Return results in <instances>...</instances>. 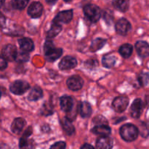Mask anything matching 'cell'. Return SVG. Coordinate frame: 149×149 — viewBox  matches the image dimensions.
Returning a JSON list of instances; mask_svg holds the SVG:
<instances>
[{"label": "cell", "instance_id": "34", "mask_svg": "<svg viewBox=\"0 0 149 149\" xmlns=\"http://www.w3.org/2000/svg\"><path fill=\"white\" fill-rule=\"evenodd\" d=\"M94 122L96 124V125H107L106 119L103 116H97V117H95L94 119Z\"/></svg>", "mask_w": 149, "mask_h": 149}, {"label": "cell", "instance_id": "12", "mask_svg": "<svg viewBox=\"0 0 149 149\" xmlns=\"http://www.w3.org/2000/svg\"><path fill=\"white\" fill-rule=\"evenodd\" d=\"M143 102L141 99L137 98L132 103L130 108V114L133 118L138 119L141 116L143 111Z\"/></svg>", "mask_w": 149, "mask_h": 149}, {"label": "cell", "instance_id": "31", "mask_svg": "<svg viewBox=\"0 0 149 149\" xmlns=\"http://www.w3.org/2000/svg\"><path fill=\"white\" fill-rule=\"evenodd\" d=\"M138 81L141 86H146L148 83L149 81V74L148 73H142L138 77Z\"/></svg>", "mask_w": 149, "mask_h": 149}, {"label": "cell", "instance_id": "3", "mask_svg": "<svg viewBox=\"0 0 149 149\" xmlns=\"http://www.w3.org/2000/svg\"><path fill=\"white\" fill-rule=\"evenodd\" d=\"M86 17L92 23H96L101 17V10L95 4H87L84 7Z\"/></svg>", "mask_w": 149, "mask_h": 149}, {"label": "cell", "instance_id": "17", "mask_svg": "<svg viewBox=\"0 0 149 149\" xmlns=\"http://www.w3.org/2000/svg\"><path fill=\"white\" fill-rule=\"evenodd\" d=\"M18 42L20 49L23 51H24V52H31L33 49V48H34L33 42L29 38H23V39H19Z\"/></svg>", "mask_w": 149, "mask_h": 149}, {"label": "cell", "instance_id": "33", "mask_svg": "<svg viewBox=\"0 0 149 149\" xmlns=\"http://www.w3.org/2000/svg\"><path fill=\"white\" fill-rule=\"evenodd\" d=\"M65 143L63 141H59L58 143H55V144L50 147V149H65Z\"/></svg>", "mask_w": 149, "mask_h": 149}, {"label": "cell", "instance_id": "38", "mask_svg": "<svg viewBox=\"0 0 149 149\" xmlns=\"http://www.w3.org/2000/svg\"><path fill=\"white\" fill-rule=\"evenodd\" d=\"M31 133H32V128L31 127H29L25 131L23 136H22L21 139H27V138H29V137L31 135Z\"/></svg>", "mask_w": 149, "mask_h": 149}, {"label": "cell", "instance_id": "13", "mask_svg": "<svg viewBox=\"0 0 149 149\" xmlns=\"http://www.w3.org/2000/svg\"><path fill=\"white\" fill-rule=\"evenodd\" d=\"M137 52L141 58L149 56V45L145 41H138L135 44Z\"/></svg>", "mask_w": 149, "mask_h": 149}, {"label": "cell", "instance_id": "7", "mask_svg": "<svg viewBox=\"0 0 149 149\" xmlns=\"http://www.w3.org/2000/svg\"><path fill=\"white\" fill-rule=\"evenodd\" d=\"M17 55V48L13 45H7L3 48L2 56L6 61H15Z\"/></svg>", "mask_w": 149, "mask_h": 149}, {"label": "cell", "instance_id": "14", "mask_svg": "<svg viewBox=\"0 0 149 149\" xmlns=\"http://www.w3.org/2000/svg\"><path fill=\"white\" fill-rule=\"evenodd\" d=\"M113 147V140L109 136H101L97 140V149H111Z\"/></svg>", "mask_w": 149, "mask_h": 149}, {"label": "cell", "instance_id": "9", "mask_svg": "<svg viewBox=\"0 0 149 149\" xmlns=\"http://www.w3.org/2000/svg\"><path fill=\"white\" fill-rule=\"evenodd\" d=\"M73 18V10H65L60 12L54 18L53 22L57 23H68Z\"/></svg>", "mask_w": 149, "mask_h": 149}, {"label": "cell", "instance_id": "44", "mask_svg": "<svg viewBox=\"0 0 149 149\" xmlns=\"http://www.w3.org/2000/svg\"><path fill=\"white\" fill-rule=\"evenodd\" d=\"M1 92H0V97H1Z\"/></svg>", "mask_w": 149, "mask_h": 149}, {"label": "cell", "instance_id": "30", "mask_svg": "<svg viewBox=\"0 0 149 149\" xmlns=\"http://www.w3.org/2000/svg\"><path fill=\"white\" fill-rule=\"evenodd\" d=\"M15 60L19 63L27 62L29 60V54H28V52H24V51L22 50L21 52L17 53Z\"/></svg>", "mask_w": 149, "mask_h": 149}, {"label": "cell", "instance_id": "5", "mask_svg": "<svg viewBox=\"0 0 149 149\" xmlns=\"http://www.w3.org/2000/svg\"><path fill=\"white\" fill-rule=\"evenodd\" d=\"M129 104V99L126 97H117L113 100L112 106L115 111L122 113L125 111Z\"/></svg>", "mask_w": 149, "mask_h": 149}, {"label": "cell", "instance_id": "19", "mask_svg": "<svg viewBox=\"0 0 149 149\" xmlns=\"http://www.w3.org/2000/svg\"><path fill=\"white\" fill-rule=\"evenodd\" d=\"M61 125H62L63 129V130L65 131L67 135H72L74 132V131H75V128H74V125H73L72 121L68 119V118H63L61 120Z\"/></svg>", "mask_w": 149, "mask_h": 149}, {"label": "cell", "instance_id": "20", "mask_svg": "<svg viewBox=\"0 0 149 149\" xmlns=\"http://www.w3.org/2000/svg\"><path fill=\"white\" fill-rule=\"evenodd\" d=\"M79 112L81 117L87 118L90 116L92 113L91 106L87 102H82L79 106Z\"/></svg>", "mask_w": 149, "mask_h": 149}, {"label": "cell", "instance_id": "37", "mask_svg": "<svg viewBox=\"0 0 149 149\" xmlns=\"http://www.w3.org/2000/svg\"><path fill=\"white\" fill-rule=\"evenodd\" d=\"M7 66V62L3 56H0V71L4 70Z\"/></svg>", "mask_w": 149, "mask_h": 149}, {"label": "cell", "instance_id": "10", "mask_svg": "<svg viewBox=\"0 0 149 149\" xmlns=\"http://www.w3.org/2000/svg\"><path fill=\"white\" fill-rule=\"evenodd\" d=\"M43 12V6L38 1H34L28 8V14L33 18L40 17Z\"/></svg>", "mask_w": 149, "mask_h": 149}, {"label": "cell", "instance_id": "1", "mask_svg": "<svg viewBox=\"0 0 149 149\" xmlns=\"http://www.w3.org/2000/svg\"><path fill=\"white\" fill-rule=\"evenodd\" d=\"M45 58L47 61L53 62L60 58L63 54V49L61 48H55L52 41L48 39L45 42L44 46Z\"/></svg>", "mask_w": 149, "mask_h": 149}, {"label": "cell", "instance_id": "23", "mask_svg": "<svg viewBox=\"0 0 149 149\" xmlns=\"http://www.w3.org/2000/svg\"><path fill=\"white\" fill-rule=\"evenodd\" d=\"M61 30H62V26H61V25L60 23H54L53 22L50 29L48 31L47 33V39L54 38L61 31Z\"/></svg>", "mask_w": 149, "mask_h": 149}, {"label": "cell", "instance_id": "8", "mask_svg": "<svg viewBox=\"0 0 149 149\" xmlns=\"http://www.w3.org/2000/svg\"><path fill=\"white\" fill-rule=\"evenodd\" d=\"M131 24L127 19H119L116 23V31L119 34L125 36L130 31Z\"/></svg>", "mask_w": 149, "mask_h": 149}, {"label": "cell", "instance_id": "35", "mask_svg": "<svg viewBox=\"0 0 149 149\" xmlns=\"http://www.w3.org/2000/svg\"><path fill=\"white\" fill-rule=\"evenodd\" d=\"M98 65L97 61L95 60H89V61L85 62V66H87L89 68H93Z\"/></svg>", "mask_w": 149, "mask_h": 149}, {"label": "cell", "instance_id": "4", "mask_svg": "<svg viewBox=\"0 0 149 149\" xmlns=\"http://www.w3.org/2000/svg\"><path fill=\"white\" fill-rule=\"evenodd\" d=\"M29 88H30V85L27 81H23V80H17L10 85V90L13 94L20 95L26 93Z\"/></svg>", "mask_w": 149, "mask_h": 149}, {"label": "cell", "instance_id": "36", "mask_svg": "<svg viewBox=\"0 0 149 149\" xmlns=\"http://www.w3.org/2000/svg\"><path fill=\"white\" fill-rule=\"evenodd\" d=\"M103 17H104L105 20L106 21V23H111L112 22V20H113V16H112V14L110 13V12H106V13H104V16H103Z\"/></svg>", "mask_w": 149, "mask_h": 149}, {"label": "cell", "instance_id": "43", "mask_svg": "<svg viewBox=\"0 0 149 149\" xmlns=\"http://www.w3.org/2000/svg\"><path fill=\"white\" fill-rule=\"evenodd\" d=\"M65 1H66V2H69V1H71V0H64Z\"/></svg>", "mask_w": 149, "mask_h": 149}, {"label": "cell", "instance_id": "15", "mask_svg": "<svg viewBox=\"0 0 149 149\" xmlns=\"http://www.w3.org/2000/svg\"><path fill=\"white\" fill-rule=\"evenodd\" d=\"M60 105L61 110L66 113H69L74 107V100L70 96H63L60 100Z\"/></svg>", "mask_w": 149, "mask_h": 149}, {"label": "cell", "instance_id": "40", "mask_svg": "<svg viewBox=\"0 0 149 149\" xmlns=\"http://www.w3.org/2000/svg\"><path fill=\"white\" fill-rule=\"evenodd\" d=\"M81 149H95V148L94 147H93L91 145H90V144H84V145H83L82 146H81Z\"/></svg>", "mask_w": 149, "mask_h": 149}, {"label": "cell", "instance_id": "16", "mask_svg": "<svg viewBox=\"0 0 149 149\" xmlns=\"http://www.w3.org/2000/svg\"><path fill=\"white\" fill-rule=\"evenodd\" d=\"M92 132L100 136H109L111 133V128L107 125H99L93 127Z\"/></svg>", "mask_w": 149, "mask_h": 149}, {"label": "cell", "instance_id": "29", "mask_svg": "<svg viewBox=\"0 0 149 149\" xmlns=\"http://www.w3.org/2000/svg\"><path fill=\"white\" fill-rule=\"evenodd\" d=\"M141 135L143 138H147L149 136V125L143 122L140 126V129L138 130Z\"/></svg>", "mask_w": 149, "mask_h": 149}, {"label": "cell", "instance_id": "26", "mask_svg": "<svg viewBox=\"0 0 149 149\" xmlns=\"http://www.w3.org/2000/svg\"><path fill=\"white\" fill-rule=\"evenodd\" d=\"M116 58L114 56L112 55H106V56L103 57V60H102V63H103V66L106 68H110L114 66L116 64Z\"/></svg>", "mask_w": 149, "mask_h": 149}, {"label": "cell", "instance_id": "27", "mask_svg": "<svg viewBox=\"0 0 149 149\" xmlns=\"http://www.w3.org/2000/svg\"><path fill=\"white\" fill-rule=\"evenodd\" d=\"M29 0H12V6L17 10H23L27 6Z\"/></svg>", "mask_w": 149, "mask_h": 149}, {"label": "cell", "instance_id": "11", "mask_svg": "<svg viewBox=\"0 0 149 149\" xmlns=\"http://www.w3.org/2000/svg\"><path fill=\"white\" fill-rule=\"evenodd\" d=\"M77 65V61L75 58L71 56H65L60 62L59 68L61 70H68L75 68Z\"/></svg>", "mask_w": 149, "mask_h": 149}, {"label": "cell", "instance_id": "21", "mask_svg": "<svg viewBox=\"0 0 149 149\" xmlns=\"http://www.w3.org/2000/svg\"><path fill=\"white\" fill-rule=\"evenodd\" d=\"M43 96V91L38 86L33 87L28 95V99L30 101H36Z\"/></svg>", "mask_w": 149, "mask_h": 149}, {"label": "cell", "instance_id": "28", "mask_svg": "<svg viewBox=\"0 0 149 149\" xmlns=\"http://www.w3.org/2000/svg\"><path fill=\"white\" fill-rule=\"evenodd\" d=\"M20 149H34L33 142L32 140L21 139L20 140Z\"/></svg>", "mask_w": 149, "mask_h": 149}, {"label": "cell", "instance_id": "2", "mask_svg": "<svg viewBox=\"0 0 149 149\" xmlns=\"http://www.w3.org/2000/svg\"><path fill=\"white\" fill-rule=\"evenodd\" d=\"M139 131L137 127L132 124H126L120 128V135L122 139L127 142H132L137 139Z\"/></svg>", "mask_w": 149, "mask_h": 149}, {"label": "cell", "instance_id": "32", "mask_svg": "<svg viewBox=\"0 0 149 149\" xmlns=\"http://www.w3.org/2000/svg\"><path fill=\"white\" fill-rule=\"evenodd\" d=\"M42 113L45 116H48V115L51 114L52 113V106H49L47 104L44 105L43 108L42 109Z\"/></svg>", "mask_w": 149, "mask_h": 149}, {"label": "cell", "instance_id": "25", "mask_svg": "<svg viewBox=\"0 0 149 149\" xmlns=\"http://www.w3.org/2000/svg\"><path fill=\"white\" fill-rule=\"evenodd\" d=\"M106 43V40L104 39H95V40L93 41L91 44V46H90V49H91L92 52H96L97 50H99L100 49H101L103 46L105 45V44Z\"/></svg>", "mask_w": 149, "mask_h": 149}, {"label": "cell", "instance_id": "22", "mask_svg": "<svg viewBox=\"0 0 149 149\" xmlns=\"http://www.w3.org/2000/svg\"><path fill=\"white\" fill-rule=\"evenodd\" d=\"M113 5L116 10L126 12L129 9L130 0H113Z\"/></svg>", "mask_w": 149, "mask_h": 149}, {"label": "cell", "instance_id": "18", "mask_svg": "<svg viewBox=\"0 0 149 149\" xmlns=\"http://www.w3.org/2000/svg\"><path fill=\"white\" fill-rule=\"evenodd\" d=\"M25 125H26V122L24 119L22 118H17L12 123L11 130L13 131V133L19 134L23 129Z\"/></svg>", "mask_w": 149, "mask_h": 149}, {"label": "cell", "instance_id": "41", "mask_svg": "<svg viewBox=\"0 0 149 149\" xmlns=\"http://www.w3.org/2000/svg\"><path fill=\"white\" fill-rule=\"evenodd\" d=\"M45 1H46V2L48 3L49 4H54L58 0H45Z\"/></svg>", "mask_w": 149, "mask_h": 149}, {"label": "cell", "instance_id": "6", "mask_svg": "<svg viewBox=\"0 0 149 149\" xmlns=\"http://www.w3.org/2000/svg\"><path fill=\"white\" fill-rule=\"evenodd\" d=\"M67 86L73 91H78L81 90L84 84V81L79 76H72L67 80Z\"/></svg>", "mask_w": 149, "mask_h": 149}, {"label": "cell", "instance_id": "42", "mask_svg": "<svg viewBox=\"0 0 149 149\" xmlns=\"http://www.w3.org/2000/svg\"><path fill=\"white\" fill-rule=\"evenodd\" d=\"M4 1H5V0H0V8L3 6V4H4Z\"/></svg>", "mask_w": 149, "mask_h": 149}, {"label": "cell", "instance_id": "24", "mask_svg": "<svg viewBox=\"0 0 149 149\" xmlns=\"http://www.w3.org/2000/svg\"><path fill=\"white\" fill-rule=\"evenodd\" d=\"M133 51V47L130 44H125L119 48V53L123 58H128L131 56Z\"/></svg>", "mask_w": 149, "mask_h": 149}, {"label": "cell", "instance_id": "39", "mask_svg": "<svg viewBox=\"0 0 149 149\" xmlns=\"http://www.w3.org/2000/svg\"><path fill=\"white\" fill-rule=\"evenodd\" d=\"M6 23V18L4 15L0 13V28H4Z\"/></svg>", "mask_w": 149, "mask_h": 149}]
</instances>
